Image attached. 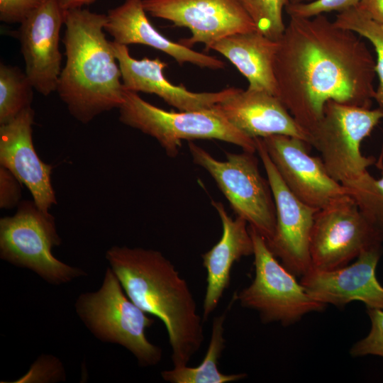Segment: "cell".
<instances>
[{
	"label": "cell",
	"mask_w": 383,
	"mask_h": 383,
	"mask_svg": "<svg viewBox=\"0 0 383 383\" xmlns=\"http://www.w3.org/2000/svg\"><path fill=\"white\" fill-rule=\"evenodd\" d=\"M255 140L276 208L274 233L266 243L284 267L295 276L301 277L311 267L310 237L314 216L318 210L306 205L292 193L272 162L261 138Z\"/></svg>",
	"instance_id": "cell-11"
},
{
	"label": "cell",
	"mask_w": 383,
	"mask_h": 383,
	"mask_svg": "<svg viewBox=\"0 0 383 383\" xmlns=\"http://www.w3.org/2000/svg\"><path fill=\"white\" fill-rule=\"evenodd\" d=\"M333 22L336 26L352 30L367 39L374 46L377 53L375 71L379 78L374 100L383 110V26L357 7L340 12Z\"/></svg>",
	"instance_id": "cell-24"
},
{
	"label": "cell",
	"mask_w": 383,
	"mask_h": 383,
	"mask_svg": "<svg viewBox=\"0 0 383 383\" xmlns=\"http://www.w3.org/2000/svg\"><path fill=\"white\" fill-rule=\"evenodd\" d=\"M74 309L96 339L124 347L140 366H154L160 362L162 349L150 342L145 333L155 320L131 300L110 267L105 271L100 287L80 294Z\"/></svg>",
	"instance_id": "cell-4"
},
{
	"label": "cell",
	"mask_w": 383,
	"mask_h": 383,
	"mask_svg": "<svg viewBox=\"0 0 383 383\" xmlns=\"http://www.w3.org/2000/svg\"><path fill=\"white\" fill-rule=\"evenodd\" d=\"M111 44L126 90L155 94L181 111L211 109L230 91L231 87L216 92L190 91L167 79L164 70L167 65L160 58L135 59L131 55L127 45L114 41Z\"/></svg>",
	"instance_id": "cell-18"
},
{
	"label": "cell",
	"mask_w": 383,
	"mask_h": 383,
	"mask_svg": "<svg viewBox=\"0 0 383 383\" xmlns=\"http://www.w3.org/2000/svg\"><path fill=\"white\" fill-rule=\"evenodd\" d=\"M260 138L286 186L306 205L319 210L348 195L329 175L321 157L309 155L303 140L286 135Z\"/></svg>",
	"instance_id": "cell-13"
},
{
	"label": "cell",
	"mask_w": 383,
	"mask_h": 383,
	"mask_svg": "<svg viewBox=\"0 0 383 383\" xmlns=\"http://www.w3.org/2000/svg\"><path fill=\"white\" fill-rule=\"evenodd\" d=\"M96 0H57L61 9L65 11L70 9L84 8L94 4Z\"/></svg>",
	"instance_id": "cell-33"
},
{
	"label": "cell",
	"mask_w": 383,
	"mask_h": 383,
	"mask_svg": "<svg viewBox=\"0 0 383 383\" xmlns=\"http://www.w3.org/2000/svg\"><path fill=\"white\" fill-rule=\"evenodd\" d=\"M355 7L383 26V0H360Z\"/></svg>",
	"instance_id": "cell-32"
},
{
	"label": "cell",
	"mask_w": 383,
	"mask_h": 383,
	"mask_svg": "<svg viewBox=\"0 0 383 383\" xmlns=\"http://www.w3.org/2000/svg\"><path fill=\"white\" fill-rule=\"evenodd\" d=\"M119 109L120 121L148 135L160 143L166 154L175 157L184 140L216 139L255 153V140L231 125L213 109L192 111H167L125 89Z\"/></svg>",
	"instance_id": "cell-5"
},
{
	"label": "cell",
	"mask_w": 383,
	"mask_h": 383,
	"mask_svg": "<svg viewBox=\"0 0 383 383\" xmlns=\"http://www.w3.org/2000/svg\"><path fill=\"white\" fill-rule=\"evenodd\" d=\"M104 30L115 43L140 44L151 47L174 58L178 64L192 63L200 67L223 69L225 63L217 57L196 52L181 43L170 40L150 22L143 0H126L109 10Z\"/></svg>",
	"instance_id": "cell-19"
},
{
	"label": "cell",
	"mask_w": 383,
	"mask_h": 383,
	"mask_svg": "<svg viewBox=\"0 0 383 383\" xmlns=\"http://www.w3.org/2000/svg\"><path fill=\"white\" fill-rule=\"evenodd\" d=\"M49 0H0V20L21 23Z\"/></svg>",
	"instance_id": "cell-30"
},
{
	"label": "cell",
	"mask_w": 383,
	"mask_h": 383,
	"mask_svg": "<svg viewBox=\"0 0 383 383\" xmlns=\"http://www.w3.org/2000/svg\"><path fill=\"white\" fill-rule=\"evenodd\" d=\"M22 183L6 167L0 166V207L11 209L18 206L21 198Z\"/></svg>",
	"instance_id": "cell-31"
},
{
	"label": "cell",
	"mask_w": 383,
	"mask_h": 383,
	"mask_svg": "<svg viewBox=\"0 0 383 383\" xmlns=\"http://www.w3.org/2000/svg\"><path fill=\"white\" fill-rule=\"evenodd\" d=\"M64 20L65 11L57 0H49L19 28L25 72L34 89L43 96L57 90L62 70L59 43Z\"/></svg>",
	"instance_id": "cell-15"
},
{
	"label": "cell",
	"mask_w": 383,
	"mask_h": 383,
	"mask_svg": "<svg viewBox=\"0 0 383 383\" xmlns=\"http://www.w3.org/2000/svg\"><path fill=\"white\" fill-rule=\"evenodd\" d=\"M277 42V96L308 133L329 100L371 109L376 60L361 36L320 14L290 17Z\"/></svg>",
	"instance_id": "cell-1"
},
{
	"label": "cell",
	"mask_w": 383,
	"mask_h": 383,
	"mask_svg": "<svg viewBox=\"0 0 383 383\" xmlns=\"http://www.w3.org/2000/svg\"><path fill=\"white\" fill-rule=\"evenodd\" d=\"M342 185L362 213L383 232V174L377 179L366 171Z\"/></svg>",
	"instance_id": "cell-25"
},
{
	"label": "cell",
	"mask_w": 383,
	"mask_h": 383,
	"mask_svg": "<svg viewBox=\"0 0 383 383\" xmlns=\"http://www.w3.org/2000/svg\"><path fill=\"white\" fill-rule=\"evenodd\" d=\"M61 244L55 218L33 200L21 201L16 213L0 219V257L26 268L53 285L86 276L83 270L57 259L52 252Z\"/></svg>",
	"instance_id": "cell-6"
},
{
	"label": "cell",
	"mask_w": 383,
	"mask_h": 383,
	"mask_svg": "<svg viewBox=\"0 0 383 383\" xmlns=\"http://www.w3.org/2000/svg\"><path fill=\"white\" fill-rule=\"evenodd\" d=\"M254 245L255 277L233 296L240 306L256 311L264 323L294 324L307 313L323 311L326 304L311 297L296 276L272 253L265 239L248 226Z\"/></svg>",
	"instance_id": "cell-8"
},
{
	"label": "cell",
	"mask_w": 383,
	"mask_h": 383,
	"mask_svg": "<svg viewBox=\"0 0 383 383\" xmlns=\"http://www.w3.org/2000/svg\"><path fill=\"white\" fill-rule=\"evenodd\" d=\"M35 113L32 107L10 122L0 125V165L9 169L24 184L42 210L57 200L51 184L52 167L42 161L33 142Z\"/></svg>",
	"instance_id": "cell-17"
},
{
	"label": "cell",
	"mask_w": 383,
	"mask_h": 383,
	"mask_svg": "<svg viewBox=\"0 0 383 383\" xmlns=\"http://www.w3.org/2000/svg\"><path fill=\"white\" fill-rule=\"evenodd\" d=\"M371 328L367 336L356 342L350 348L353 357L377 355L383 357V309H367Z\"/></svg>",
	"instance_id": "cell-27"
},
{
	"label": "cell",
	"mask_w": 383,
	"mask_h": 383,
	"mask_svg": "<svg viewBox=\"0 0 383 383\" xmlns=\"http://www.w3.org/2000/svg\"><path fill=\"white\" fill-rule=\"evenodd\" d=\"M65 379V371L60 360L51 355H42L18 382H53Z\"/></svg>",
	"instance_id": "cell-29"
},
{
	"label": "cell",
	"mask_w": 383,
	"mask_h": 383,
	"mask_svg": "<svg viewBox=\"0 0 383 383\" xmlns=\"http://www.w3.org/2000/svg\"><path fill=\"white\" fill-rule=\"evenodd\" d=\"M106 14L84 8L65 11L66 62L57 91L70 113L88 123L124 101L121 72L104 33Z\"/></svg>",
	"instance_id": "cell-3"
},
{
	"label": "cell",
	"mask_w": 383,
	"mask_h": 383,
	"mask_svg": "<svg viewBox=\"0 0 383 383\" xmlns=\"http://www.w3.org/2000/svg\"><path fill=\"white\" fill-rule=\"evenodd\" d=\"M383 118V110L365 109L328 101L320 121L309 131V146L320 153L329 175L343 184L375 164L360 151L362 140Z\"/></svg>",
	"instance_id": "cell-7"
},
{
	"label": "cell",
	"mask_w": 383,
	"mask_h": 383,
	"mask_svg": "<svg viewBox=\"0 0 383 383\" xmlns=\"http://www.w3.org/2000/svg\"><path fill=\"white\" fill-rule=\"evenodd\" d=\"M222 223L218 242L201 255L206 270V288L203 304V320L206 321L217 307L228 288L233 264L242 257L253 255V241L247 221L241 217L233 218L221 202L212 201Z\"/></svg>",
	"instance_id": "cell-20"
},
{
	"label": "cell",
	"mask_w": 383,
	"mask_h": 383,
	"mask_svg": "<svg viewBox=\"0 0 383 383\" xmlns=\"http://www.w3.org/2000/svg\"><path fill=\"white\" fill-rule=\"evenodd\" d=\"M234 301L235 299L233 296L226 311L213 320L210 342L202 362L196 367L184 365L162 371L161 377L165 381L170 383H227L247 377L245 373H222L218 367V360L226 347L224 322L227 312Z\"/></svg>",
	"instance_id": "cell-22"
},
{
	"label": "cell",
	"mask_w": 383,
	"mask_h": 383,
	"mask_svg": "<svg viewBox=\"0 0 383 383\" xmlns=\"http://www.w3.org/2000/svg\"><path fill=\"white\" fill-rule=\"evenodd\" d=\"M313 0H289L290 4H301V3H307Z\"/></svg>",
	"instance_id": "cell-34"
},
{
	"label": "cell",
	"mask_w": 383,
	"mask_h": 383,
	"mask_svg": "<svg viewBox=\"0 0 383 383\" xmlns=\"http://www.w3.org/2000/svg\"><path fill=\"white\" fill-rule=\"evenodd\" d=\"M105 257L131 300L165 324L173 367L187 365L204 335V320L187 281L155 250L115 245Z\"/></svg>",
	"instance_id": "cell-2"
},
{
	"label": "cell",
	"mask_w": 383,
	"mask_h": 383,
	"mask_svg": "<svg viewBox=\"0 0 383 383\" xmlns=\"http://www.w3.org/2000/svg\"><path fill=\"white\" fill-rule=\"evenodd\" d=\"M382 242L383 232L347 195L315 213L310 237L311 268L331 270L346 266L362 252L382 247Z\"/></svg>",
	"instance_id": "cell-10"
},
{
	"label": "cell",
	"mask_w": 383,
	"mask_h": 383,
	"mask_svg": "<svg viewBox=\"0 0 383 383\" xmlns=\"http://www.w3.org/2000/svg\"><path fill=\"white\" fill-rule=\"evenodd\" d=\"M259 32L273 40H279L286 26L283 9L289 0H239Z\"/></svg>",
	"instance_id": "cell-26"
},
{
	"label": "cell",
	"mask_w": 383,
	"mask_h": 383,
	"mask_svg": "<svg viewBox=\"0 0 383 383\" xmlns=\"http://www.w3.org/2000/svg\"><path fill=\"white\" fill-rule=\"evenodd\" d=\"M193 162L206 170L226 196L237 216L241 217L267 241L274 235L276 208L268 180L260 172L254 153L226 152V161L189 141Z\"/></svg>",
	"instance_id": "cell-9"
},
{
	"label": "cell",
	"mask_w": 383,
	"mask_h": 383,
	"mask_svg": "<svg viewBox=\"0 0 383 383\" xmlns=\"http://www.w3.org/2000/svg\"><path fill=\"white\" fill-rule=\"evenodd\" d=\"M34 87L25 72L0 65V125L7 123L31 107Z\"/></svg>",
	"instance_id": "cell-23"
},
{
	"label": "cell",
	"mask_w": 383,
	"mask_h": 383,
	"mask_svg": "<svg viewBox=\"0 0 383 383\" xmlns=\"http://www.w3.org/2000/svg\"><path fill=\"white\" fill-rule=\"evenodd\" d=\"M382 247L362 252L353 264L331 270L311 268L301 284L314 299L342 308L357 301L367 309H383V287L376 277Z\"/></svg>",
	"instance_id": "cell-14"
},
{
	"label": "cell",
	"mask_w": 383,
	"mask_h": 383,
	"mask_svg": "<svg viewBox=\"0 0 383 383\" xmlns=\"http://www.w3.org/2000/svg\"><path fill=\"white\" fill-rule=\"evenodd\" d=\"M278 42L258 30L238 33L211 45L227 58L247 79L248 88L267 91L277 96L274 61Z\"/></svg>",
	"instance_id": "cell-21"
},
{
	"label": "cell",
	"mask_w": 383,
	"mask_h": 383,
	"mask_svg": "<svg viewBox=\"0 0 383 383\" xmlns=\"http://www.w3.org/2000/svg\"><path fill=\"white\" fill-rule=\"evenodd\" d=\"M213 109L253 139L286 135L300 138L309 145L308 131L296 122L277 96L267 91L231 87L229 93Z\"/></svg>",
	"instance_id": "cell-16"
},
{
	"label": "cell",
	"mask_w": 383,
	"mask_h": 383,
	"mask_svg": "<svg viewBox=\"0 0 383 383\" xmlns=\"http://www.w3.org/2000/svg\"><path fill=\"white\" fill-rule=\"evenodd\" d=\"M360 0H313L307 3L289 4L285 11L289 17L311 18L328 12H342L355 7Z\"/></svg>",
	"instance_id": "cell-28"
},
{
	"label": "cell",
	"mask_w": 383,
	"mask_h": 383,
	"mask_svg": "<svg viewBox=\"0 0 383 383\" xmlns=\"http://www.w3.org/2000/svg\"><path fill=\"white\" fill-rule=\"evenodd\" d=\"M143 4L152 17L187 28L192 35L179 43L190 48L204 43L209 50L226 36L257 30L239 0H143Z\"/></svg>",
	"instance_id": "cell-12"
}]
</instances>
